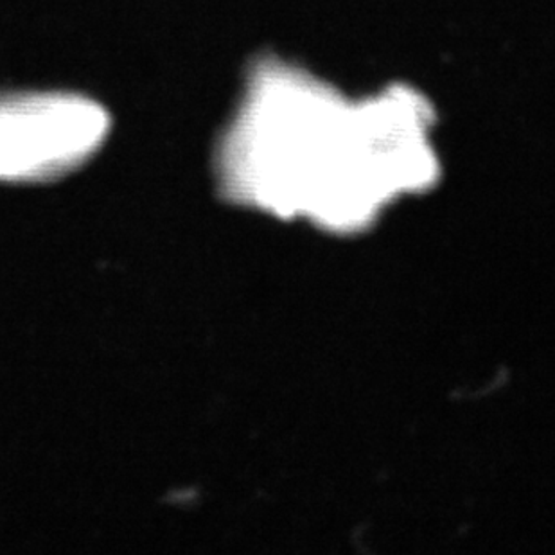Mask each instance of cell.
I'll return each instance as SVG.
<instances>
[{
	"instance_id": "cell-1",
	"label": "cell",
	"mask_w": 555,
	"mask_h": 555,
	"mask_svg": "<svg viewBox=\"0 0 555 555\" xmlns=\"http://www.w3.org/2000/svg\"><path fill=\"white\" fill-rule=\"evenodd\" d=\"M111 117L68 92L0 95V180L38 182L78 168L98 152Z\"/></svg>"
}]
</instances>
